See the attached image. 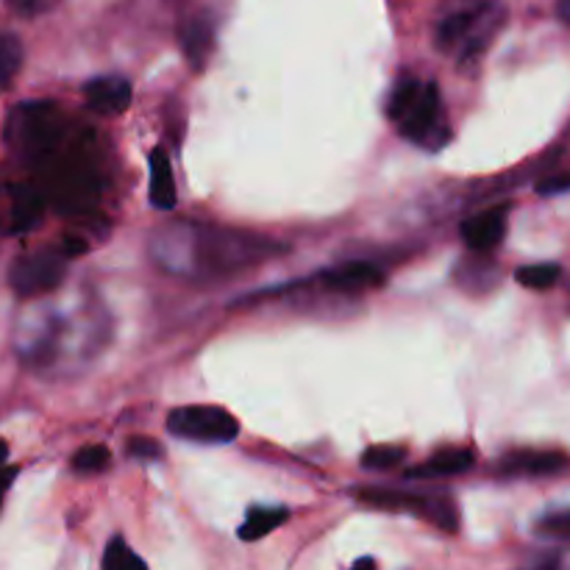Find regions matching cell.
Wrapping results in <instances>:
<instances>
[{
	"label": "cell",
	"instance_id": "cell-1",
	"mask_svg": "<svg viewBox=\"0 0 570 570\" xmlns=\"http://www.w3.org/2000/svg\"><path fill=\"white\" fill-rule=\"evenodd\" d=\"M278 250L282 245H273L267 239L206 226H173L167 237L161 234L156 239V259L173 273H232L267 259Z\"/></svg>",
	"mask_w": 570,
	"mask_h": 570
},
{
	"label": "cell",
	"instance_id": "cell-2",
	"mask_svg": "<svg viewBox=\"0 0 570 570\" xmlns=\"http://www.w3.org/2000/svg\"><path fill=\"white\" fill-rule=\"evenodd\" d=\"M387 117L406 142L423 150H440L451 139L438 83L404 76L387 98Z\"/></svg>",
	"mask_w": 570,
	"mask_h": 570
},
{
	"label": "cell",
	"instance_id": "cell-3",
	"mask_svg": "<svg viewBox=\"0 0 570 570\" xmlns=\"http://www.w3.org/2000/svg\"><path fill=\"white\" fill-rule=\"evenodd\" d=\"M6 148L22 165L42 167L61 150L67 137V117L50 100H26L6 117Z\"/></svg>",
	"mask_w": 570,
	"mask_h": 570
},
{
	"label": "cell",
	"instance_id": "cell-4",
	"mask_svg": "<svg viewBox=\"0 0 570 570\" xmlns=\"http://www.w3.org/2000/svg\"><path fill=\"white\" fill-rule=\"evenodd\" d=\"M501 20V0H443L434 42L440 50H456L462 59H471L488 48Z\"/></svg>",
	"mask_w": 570,
	"mask_h": 570
},
{
	"label": "cell",
	"instance_id": "cell-5",
	"mask_svg": "<svg viewBox=\"0 0 570 570\" xmlns=\"http://www.w3.org/2000/svg\"><path fill=\"white\" fill-rule=\"evenodd\" d=\"M48 170V195L53 206L65 215H83L92 209L100 198V176L92 161L81 150L70 154H56L53 159L45 161Z\"/></svg>",
	"mask_w": 570,
	"mask_h": 570
},
{
	"label": "cell",
	"instance_id": "cell-6",
	"mask_svg": "<svg viewBox=\"0 0 570 570\" xmlns=\"http://www.w3.org/2000/svg\"><path fill=\"white\" fill-rule=\"evenodd\" d=\"M167 432L189 443L226 445L237 440L239 423L223 406H178L167 415Z\"/></svg>",
	"mask_w": 570,
	"mask_h": 570
},
{
	"label": "cell",
	"instance_id": "cell-7",
	"mask_svg": "<svg viewBox=\"0 0 570 570\" xmlns=\"http://www.w3.org/2000/svg\"><path fill=\"white\" fill-rule=\"evenodd\" d=\"M356 499L362 504L373 507V510L406 512V515L426 518V521L445 529V532H456V527H460V512H456L454 501L443 499V495L404 493V490H360Z\"/></svg>",
	"mask_w": 570,
	"mask_h": 570
},
{
	"label": "cell",
	"instance_id": "cell-8",
	"mask_svg": "<svg viewBox=\"0 0 570 570\" xmlns=\"http://www.w3.org/2000/svg\"><path fill=\"white\" fill-rule=\"evenodd\" d=\"M65 248H42L33 254H22L9 271V287L20 298H37V295L50 293L65 282L67 273Z\"/></svg>",
	"mask_w": 570,
	"mask_h": 570
},
{
	"label": "cell",
	"instance_id": "cell-9",
	"mask_svg": "<svg viewBox=\"0 0 570 570\" xmlns=\"http://www.w3.org/2000/svg\"><path fill=\"white\" fill-rule=\"evenodd\" d=\"M6 195V217H9V232L11 234H26L39 226L45 212V193L33 184H9L3 189Z\"/></svg>",
	"mask_w": 570,
	"mask_h": 570
},
{
	"label": "cell",
	"instance_id": "cell-10",
	"mask_svg": "<svg viewBox=\"0 0 570 570\" xmlns=\"http://www.w3.org/2000/svg\"><path fill=\"white\" fill-rule=\"evenodd\" d=\"M568 462V454H562V451L527 449L501 456L499 471L504 476H554V473L566 471Z\"/></svg>",
	"mask_w": 570,
	"mask_h": 570
},
{
	"label": "cell",
	"instance_id": "cell-11",
	"mask_svg": "<svg viewBox=\"0 0 570 570\" xmlns=\"http://www.w3.org/2000/svg\"><path fill=\"white\" fill-rule=\"evenodd\" d=\"M83 98H87V106L98 115H120V111L128 109L134 98L131 81L122 76H98L92 81H87L83 87Z\"/></svg>",
	"mask_w": 570,
	"mask_h": 570
},
{
	"label": "cell",
	"instance_id": "cell-12",
	"mask_svg": "<svg viewBox=\"0 0 570 570\" xmlns=\"http://www.w3.org/2000/svg\"><path fill=\"white\" fill-rule=\"evenodd\" d=\"M507 232V215L504 209H490L482 215L471 217L462 223V239L473 254H488L495 245H501Z\"/></svg>",
	"mask_w": 570,
	"mask_h": 570
},
{
	"label": "cell",
	"instance_id": "cell-13",
	"mask_svg": "<svg viewBox=\"0 0 570 570\" xmlns=\"http://www.w3.org/2000/svg\"><path fill=\"white\" fill-rule=\"evenodd\" d=\"M382 278V271L371 265V262H345V265L323 273V284L332 289H343V293H360V289L379 287Z\"/></svg>",
	"mask_w": 570,
	"mask_h": 570
},
{
	"label": "cell",
	"instance_id": "cell-14",
	"mask_svg": "<svg viewBox=\"0 0 570 570\" xmlns=\"http://www.w3.org/2000/svg\"><path fill=\"white\" fill-rule=\"evenodd\" d=\"M473 451L468 449H443L434 456H429L423 465L406 471V479H449L460 476V473L471 471L473 468Z\"/></svg>",
	"mask_w": 570,
	"mask_h": 570
},
{
	"label": "cell",
	"instance_id": "cell-15",
	"mask_svg": "<svg viewBox=\"0 0 570 570\" xmlns=\"http://www.w3.org/2000/svg\"><path fill=\"white\" fill-rule=\"evenodd\" d=\"M212 48H215V22L209 17L198 14L181 28V50L189 59L195 70H204L206 59H209Z\"/></svg>",
	"mask_w": 570,
	"mask_h": 570
},
{
	"label": "cell",
	"instance_id": "cell-16",
	"mask_svg": "<svg viewBox=\"0 0 570 570\" xmlns=\"http://www.w3.org/2000/svg\"><path fill=\"white\" fill-rule=\"evenodd\" d=\"M148 195L150 204L161 212L176 209L178 195H176V181H173V167L170 159L161 148H156L150 154V181H148Z\"/></svg>",
	"mask_w": 570,
	"mask_h": 570
},
{
	"label": "cell",
	"instance_id": "cell-17",
	"mask_svg": "<svg viewBox=\"0 0 570 570\" xmlns=\"http://www.w3.org/2000/svg\"><path fill=\"white\" fill-rule=\"evenodd\" d=\"M287 518L289 512L284 510V507H250L237 534L239 540H245V543H254V540H262L265 534L276 532Z\"/></svg>",
	"mask_w": 570,
	"mask_h": 570
},
{
	"label": "cell",
	"instance_id": "cell-18",
	"mask_svg": "<svg viewBox=\"0 0 570 570\" xmlns=\"http://www.w3.org/2000/svg\"><path fill=\"white\" fill-rule=\"evenodd\" d=\"M22 42L9 31H0V95L11 87L14 76L20 72L22 67Z\"/></svg>",
	"mask_w": 570,
	"mask_h": 570
},
{
	"label": "cell",
	"instance_id": "cell-19",
	"mask_svg": "<svg viewBox=\"0 0 570 570\" xmlns=\"http://www.w3.org/2000/svg\"><path fill=\"white\" fill-rule=\"evenodd\" d=\"M111 462V451L106 445H83L72 454V471L81 476H92V473H104Z\"/></svg>",
	"mask_w": 570,
	"mask_h": 570
},
{
	"label": "cell",
	"instance_id": "cell-20",
	"mask_svg": "<svg viewBox=\"0 0 570 570\" xmlns=\"http://www.w3.org/2000/svg\"><path fill=\"white\" fill-rule=\"evenodd\" d=\"M518 284L527 289H549L560 282V267L557 265H529L515 273Z\"/></svg>",
	"mask_w": 570,
	"mask_h": 570
},
{
	"label": "cell",
	"instance_id": "cell-21",
	"mask_svg": "<svg viewBox=\"0 0 570 570\" xmlns=\"http://www.w3.org/2000/svg\"><path fill=\"white\" fill-rule=\"evenodd\" d=\"M104 568L106 570H131V568H145V560H139L131 549L126 546L122 538H111L109 546H106L104 554Z\"/></svg>",
	"mask_w": 570,
	"mask_h": 570
},
{
	"label": "cell",
	"instance_id": "cell-22",
	"mask_svg": "<svg viewBox=\"0 0 570 570\" xmlns=\"http://www.w3.org/2000/svg\"><path fill=\"white\" fill-rule=\"evenodd\" d=\"M404 456L406 451L399 449V445H373L362 454V468H367V471H390V468L401 465Z\"/></svg>",
	"mask_w": 570,
	"mask_h": 570
},
{
	"label": "cell",
	"instance_id": "cell-23",
	"mask_svg": "<svg viewBox=\"0 0 570 570\" xmlns=\"http://www.w3.org/2000/svg\"><path fill=\"white\" fill-rule=\"evenodd\" d=\"M538 534L551 540H568L570 538V510L549 512L538 521Z\"/></svg>",
	"mask_w": 570,
	"mask_h": 570
},
{
	"label": "cell",
	"instance_id": "cell-24",
	"mask_svg": "<svg viewBox=\"0 0 570 570\" xmlns=\"http://www.w3.org/2000/svg\"><path fill=\"white\" fill-rule=\"evenodd\" d=\"M126 451H128V456H134V460H142V462H154L165 454V451H161V445L156 443L154 438H142V434L128 440Z\"/></svg>",
	"mask_w": 570,
	"mask_h": 570
},
{
	"label": "cell",
	"instance_id": "cell-25",
	"mask_svg": "<svg viewBox=\"0 0 570 570\" xmlns=\"http://www.w3.org/2000/svg\"><path fill=\"white\" fill-rule=\"evenodd\" d=\"M538 193L543 195V198H551V195H566V193H570V170L554 173V176L543 178V181L538 184Z\"/></svg>",
	"mask_w": 570,
	"mask_h": 570
},
{
	"label": "cell",
	"instance_id": "cell-26",
	"mask_svg": "<svg viewBox=\"0 0 570 570\" xmlns=\"http://www.w3.org/2000/svg\"><path fill=\"white\" fill-rule=\"evenodd\" d=\"M557 17L570 26V0H557Z\"/></svg>",
	"mask_w": 570,
	"mask_h": 570
},
{
	"label": "cell",
	"instance_id": "cell-27",
	"mask_svg": "<svg viewBox=\"0 0 570 570\" xmlns=\"http://www.w3.org/2000/svg\"><path fill=\"white\" fill-rule=\"evenodd\" d=\"M17 471H0V501H3V493L9 490L11 479H14Z\"/></svg>",
	"mask_w": 570,
	"mask_h": 570
},
{
	"label": "cell",
	"instance_id": "cell-28",
	"mask_svg": "<svg viewBox=\"0 0 570 570\" xmlns=\"http://www.w3.org/2000/svg\"><path fill=\"white\" fill-rule=\"evenodd\" d=\"M17 11H33L39 6V0H9Z\"/></svg>",
	"mask_w": 570,
	"mask_h": 570
},
{
	"label": "cell",
	"instance_id": "cell-29",
	"mask_svg": "<svg viewBox=\"0 0 570 570\" xmlns=\"http://www.w3.org/2000/svg\"><path fill=\"white\" fill-rule=\"evenodd\" d=\"M6 456H9V445H6V443H3V440H0V468H3Z\"/></svg>",
	"mask_w": 570,
	"mask_h": 570
}]
</instances>
